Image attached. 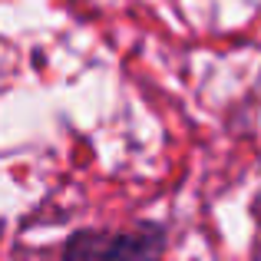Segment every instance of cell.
<instances>
[{
	"instance_id": "6da1fadb",
	"label": "cell",
	"mask_w": 261,
	"mask_h": 261,
	"mask_svg": "<svg viewBox=\"0 0 261 261\" xmlns=\"http://www.w3.org/2000/svg\"><path fill=\"white\" fill-rule=\"evenodd\" d=\"M169 231L159 222H142L126 231L83 228L66 238L60 261H162Z\"/></svg>"
}]
</instances>
